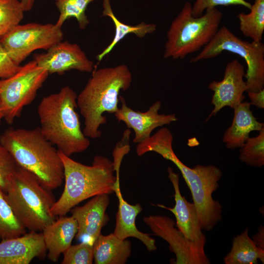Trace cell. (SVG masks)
I'll use <instances>...</instances> for the list:
<instances>
[{"label":"cell","mask_w":264,"mask_h":264,"mask_svg":"<svg viewBox=\"0 0 264 264\" xmlns=\"http://www.w3.org/2000/svg\"><path fill=\"white\" fill-rule=\"evenodd\" d=\"M173 141L171 131L163 128L141 142L139 148L143 154L155 152L176 165L190 190L202 229L211 231L222 219V206L212 197L219 187L222 172L214 165L187 166L174 153Z\"/></svg>","instance_id":"1"},{"label":"cell","mask_w":264,"mask_h":264,"mask_svg":"<svg viewBox=\"0 0 264 264\" xmlns=\"http://www.w3.org/2000/svg\"><path fill=\"white\" fill-rule=\"evenodd\" d=\"M0 143L17 166L30 172L46 188L53 190L64 180V169L59 151L34 129L9 128L0 135Z\"/></svg>","instance_id":"2"},{"label":"cell","mask_w":264,"mask_h":264,"mask_svg":"<svg viewBox=\"0 0 264 264\" xmlns=\"http://www.w3.org/2000/svg\"><path fill=\"white\" fill-rule=\"evenodd\" d=\"M77 97L73 89L65 86L58 92L44 96L37 108L41 132L68 156L85 151L90 143L81 129L76 110Z\"/></svg>","instance_id":"3"},{"label":"cell","mask_w":264,"mask_h":264,"mask_svg":"<svg viewBox=\"0 0 264 264\" xmlns=\"http://www.w3.org/2000/svg\"><path fill=\"white\" fill-rule=\"evenodd\" d=\"M132 79L130 70L124 64L93 71L77 97V107L84 119L83 132L86 136L101 137L99 128L107 123L103 113H114L118 110L119 93L130 88Z\"/></svg>","instance_id":"4"},{"label":"cell","mask_w":264,"mask_h":264,"mask_svg":"<svg viewBox=\"0 0 264 264\" xmlns=\"http://www.w3.org/2000/svg\"><path fill=\"white\" fill-rule=\"evenodd\" d=\"M64 169L63 193L51 209L56 216H66L82 201L102 194L114 192L119 167L108 157L96 155L91 165L78 162L59 151Z\"/></svg>","instance_id":"5"},{"label":"cell","mask_w":264,"mask_h":264,"mask_svg":"<svg viewBox=\"0 0 264 264\" xmlns=\"http://www.w3.org/2000/svg\"><path fill=\"white\" fill-rule=\"evenodd\" d=\"M19 222L30 231L42 232L55 220L51 209L56 200L30 172L17 166L3 190Z\"/></svg>","instance_id":"6"},{"label":"cell","mask_w":264,"mask_h":264,"mask_svg":"<svg viewBox=\"0 0 264 264\" xmlns=\"http://www.w3.org/2000/svg\"><path fill=\"white\" fill-rule=\"evenodd\" d=\"M205 12L195 17L191 3L185 2L167 32L164 58L184 59L210 42L220 28L223 14L217 7L207 9Z\"/></svg>","instance_id":"7"},{"label":"cell","mask_w":264,"mask_h":264,"mask_svg":"<svg viewBox=\"0 0 264 264\" xmlns=\"http://www.w3.org/2000/svg\"><path fill=\"white\" fill-rule=\"evenodd\" d=\"M225 51L236 54L245 61L246 92L264 88V44L242 40L225 26L220 28L210 42L190 62L212 59Z\"/></svg>","instance_id":"8"},{"label":"cell","mask_w":264,"mask_h":264,"mask_svg":"<svg viewBox=\"0 0 264 264\" xmlns=\"http://www.w3.org/2000/svg\"><path fill=\"white\" fill-rule=\"evenodd\" d=\"M49 74L32 60L20 66L12 76L0 80V103L3 119L8 124L20 117L23 108L34 101Z\"/></svg>","instance_id":"9"},{"label":"cell","mask_w":264,"mask_h":264,"mask_svg":"<svg viewBox=\"0 0 264 264\" xmlns=\"http://www.w3.org/2000/svg\"><path fill=\"white\" fill-rule=\"evenodd\" d=\"M63 39L62 29L55 24L29 23L18 25L0 38V43L18 65L32 52L47 50Z\"/></svg>","instance_id":"10"},{"label":"cell","mask_w":264,"mask_h":264,"mask_svg":"<svg viewBox=\"0 0 264 264\" xmlns=\"http://www.w3.org/2000/svg\"><path fill=\"white\" fill-rule=\"evenodd\" d=\"M143 220L154 235L168 243L170 250L176 255L174 264L210 263L205 252V236L198 241L188 239L177 229L175 221L167 216L150 215L145 217Z\"/></svg>","instance_id":"11"},{"label":"cell","mask_w":264,"mask_h":264,"mask_svg":"<svg viewBox=\"0 0 264 264\" xmlns=\"http://www.w3.org/2000/svg\"><path fill=\"white\" fill-rule=\"evenodd\" d=\"M38 66L49 74H61L70 70L91 72L94 64L76 44L62 41L46 50L45 53L35 54L33 59Z\"/></svg>","instance_id":"12"},{"label":"cell","mask_w":264,"mask_h":264,"mask_svg":"<svg viewBox=\"0 0 264 264\" xmlns=\"http://www.w3.org/2000/svg\"><path fill=\"white\" fill-rule=\"evenodd\" d=\"M244 75V66L234 59L226 64L221 81H213L209 84V88L214 92L211 100L214 109L207 120L223 108L228 106L234 109L243 102L246 90Z\"/></svg>","instance_id":"13"},{"label":"cell","mask_w":264,"mask_h":264,"mask_svg":"<svg viewBox=\"0 0 264 264\" xmlns=\"http://www.w3.org/2000/svg\"><path fill=\"white\" fill-rule=\"evenodd\" d=\"M121 107L114 113L118 121L124 122L128 128L134 132L133 142L138 144L148 138L155 128L169 125L177 120L175 114H159L161 103L157 101L153 103L145 112L135 111L128 107L125 99L119 97Z\"/></svg>","instance_id":"14"},{"label":"cell","mask_w":264,"mask_h":264,"mask_svg":"<svg viewBox=\"0 0 264 264\" xmlns=\"http://www.w3.org/2000/svg\"><path fill=\"white\" fill-rule=\"evenodd\" d=\"M109 195L102 194L95 196L85 205L71 209V216L77 222L78 230L75 235L77 240L93 244L101 234L102 228L109 220L106 213L110 203Z\"/></svg>","instance_id":"15"},{"label":"cell","mask_w":264,"mask_h":264,"mask_svg":"<svg viewBox=\"0 0 264 264\" xmlns=\"http://www.w3.org/2000/svg\"><path fill=\"white\" fill-rule=\"evenodd\" d=\"M47 253L42 233L30 231L0 242V264H29Z\"/></svg>","instance_id":"16"},{"label":"cell","mask_w":264,"mask_h":264,"mask_svg":"<svg viewBox=\"0 0 264 264\" xmlns=\"http://www.w3.org/2000/svg\"><path fill=\"white\" fill-rule=\"evenodd\" d=\"M168 178L171 181L175 191V204L173 208L162 205L158 206L169 210L175 216L176 225L177 229L189 239L198 241L205 235L202 232L198 211L195 204L187 200L182 196L179 184V175L170 167L167 169Z\"/></svg>","instance_id":"17"},{"label":"cell","mask_w":264,"mask_h":264,"mask_svg":"<svg viewBox=\"0 0 264 264\" xmlns=\"http://www.w3.org/2000/svg\"><path fill=\"white\" fill-rule=\"evenodd\" d=\"M114 192L118 200V209L116 216V224L113 234L121 240L129 237L135 238L145 245L149 251L156 250L155 241L150 235L140 231L135 224L136 218L142 208L139 203L132 205L123 198L119 182L117 177L114 187Z\"/></svg>","instance_id":"18"},{"label":"cell","mask_w":264,"mask_h":264,"mask_svg":"<svg viewBox=\"0 0 264 264\" xmlns=\"http://www.w3.org/2000/svg\"><path fill=\"white\" fill-rule=\"evenodd\" d=\"M77 230V222L71 216H60L43 229L42 233L49 260L58 261L61 254L71 245Z\"/></svg>","instance_id":"19"},{"label":"cell","mask_w":264,"mask_h":264,"mask_svg":"<svg viewBox=\"0 0 264 264\" xmlns=\"http://www.w3.org/2000/svg\"><path fill=\"white\" fill-rule=\"evenodd\" d=\"M248 101H243L234 109V115L231 126L223 134L222 141L229 149L242 147L253 131L264 129V124L257 121Z\"/></svg>","instance_id":"20"},{"label":"cell","mask_w":264,"mask_h":264,"mask_svg":"<svg viewBox=\"0 0 264 264\" xmlns=\"http://www.w3.org/2000/svg\"><path fill=\"white\" fill-rule=\"evenodd\" d=\"M93 250L95 264H124L131 254V243L113 233L100 234L93 243Z\"/></svg>","instance_id":"21"},{"label":"cell","mask_w":264,"mask_h":264,"mask_svg":"<svg viewBox=\"0 0 264 264\" xmlns=\"http://www.w3.org/2000/svg\"><path fill=\"white\" fill-rule=\"evenodd\" d=\"M103 11L101 16L109 17L114 23L115 34L110 43L96 57L98 62L109 54L113 48L125 36L133 34L138 38H143L148 34L153 33L156 29V25L153 23H140L132 25L122 22L115 16L112 10L110 0H103Z\"/></svg>","instance_id":"22"},{"label":"cell","mask_w":264,"mask_h":264,"mask_svg":"<svg viewBox=\"0 0 264 264\" xmlns=\"http://www.w3.org/2000/svg\"><path fill=\"white\" fill-rule=\"evenodd\" d=\"M264 263V249L258 247L250 238L247 227L235 237L229 252L225 256V264H257Z\"/></svg>","instance_id":"23"},{"label":"cell","mask_w":264,"mask_h":264,"mask_svg":"<svg viewBox=\"0 0 264 264\" xmlns=\"http://www.w3.org/2000/svg\"><path fill=\"white\" fill-rule=\"evenodd\" d=\"M249 9L248 13L238 15L240 30L252 41L261 42L264 31V0H255Z\"/></svg>","instance_id":"24"},{"label":"cell","mask_w":264,"mask_h":264,"mask_svg":"<svg viewBox=\"0 0 264 264\" xmlns=\"http://www.w3.org/2000/svg\"><path fill=\"white\" fill-rule=\"evenodd\" d=\"M94 0H55L60 12L55 24L61 28L65 21L70 18L76 19L80 28L85 29L89 23L86 14L88 4Z\"/></svg>","instance_id":"25"},{"label":"cell","mask_w":264,"mask_h":264,"mask_svg":"<svg viewBox=\"0 0 264 264\" xmlns=\"http://www.w3.org/2000/svg\"><path fill=\"white\" fill-rule=\"evenodd\" d=\"M25 233L26 229L17 219L0 187V239L14 238Z\"/></svg>","instance_id":"26"},{"label":"cell","mask_w":264,"mask_h":264,"mask_svg":"<svg viewBox=\"0 0 264 264\" xmlns=\"http://www.w3.org/2000/svg\"><path fill=\"white\" fill-rule=\"evenodd\" d=\"M24 12L18 0H0V38L20 24Z\"/></svg>","instance_id":"27"},{"label":"cell","mask_w":264,"mask_h":264,"mask_svg":"<svg viewBox=\"0 0 264 264\" xmlns=\"http://www.w3.org/2000/svg\"><path fill=\"white\" fill-rule=\"evenodd\" d=\"M239 158L249 166L261 167L264 165V129L257 136L248 138L240 148Z\"/></svg>","instance_id":"28"},{"label":"cell","mask_w":264,"mask_h":264,"mask_svg":"<svg viewBox=\"0 0 264 264\" xmlns=\"http://www.w3.org/2000/svg\"><path fill=\"white\" fill-rule=\"evenodd\" d=\"M63 254L61 264H91L93 261V244L82 242L71 245Z\"/></svg>","instance_id":"29"},{"label":"cell","mask_w":264,"mask_h":264,"mask_svg":"<svg viewBox=\"0 0 264 264\" xmlns=\"http://www.w3.org/2000/svg\"><path fill=\"white\" fill-rule=\"evenodd\" d=\"M241 5L250 9L251 4L246 0H196L192 5V14L195 17L201 16L208 8L218 6Z\"/></svg>","instance_id":"30"},{"label":"cell","mask_w":264,"mask_h":264,"mask_svg":"<svg viewBox=\"0 0 264 264\" xmlns=\"http://www.w3.org/2000/svg\"><path fill=\"white\" fill-rule=\"evenodd\" d=\"M17 165L8 151L0 143V187L3 190Z\"/></svg>","instance_id":"31"},{"label":"cell","mask_w":264,"mask_h":264,"mask_svg":"<svg viewBox=\"0 0 264 264\" xmlns=\"http://www.w3.org/2000/svg\"><path fill=\"white\" fill-rule=\"evenodd\" d=\"M20 66L11 59L0 43V78L5 79L12 76Z\"/></svg>","instance_id":"32"},{"label":"cell","mask_w":264,"mask_h":264,"mask_svg":"<svg viewBox=\"0 0 264 264\" xmlns=\"http://www.w3.org/2000/svg\"><path fill=\"white\" fill-rule=\"evenodd\" d=\"M247 93L251 105H254L258 109H264V88L259 91H250Z\"/></svg>","instance_id":"33"},{"label":"cell","mask_w":264,"mask_h":264,"mask_svg":"<svg viewBox=\"0 0 264 264\" xmlns=\"http://www.w3.org/2000/svg\"><path fill=\"white\" fill-rule=\"evenodd\" d=\"M252 241L259 248L264 249V227H259L257 233L252 237Z\"/></svg>","instance_id":"34"},{"label":"cell","mask_w":264,"mask_h":264,"mask_svg":"<svg viewBox=\"0 0 264 264\" xmlns=\"http://www.w3.org/2000/svg\"><path fill=\"white\" fill-rule=\"evenodd\" d=\"M35 0H21L20 1L23 6L24 11H30L33 6Z\"/></svg>","instance_id":"35"},{"label":"cell","mask_w":264,"mask_h":264,"mask_svg":"<svg viewBox=\"0 0 264 264\" xmlns=\"http://www.w3.org/2000/svg\"><path fill=\"white\" fill-rule=\"evenodd\" d=\"M3 119V112H2L1 104L0 103V125L1 122V121Z\"/></svg>","instance_id":"36"}]
</instances>
